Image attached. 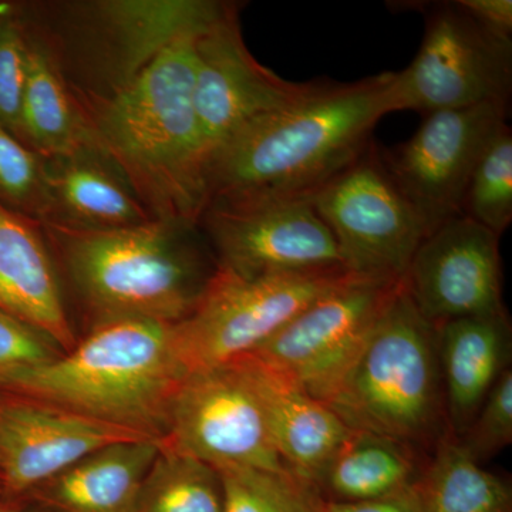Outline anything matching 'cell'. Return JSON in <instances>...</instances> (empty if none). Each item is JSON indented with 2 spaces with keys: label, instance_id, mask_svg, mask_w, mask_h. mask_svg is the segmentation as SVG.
Returning <instances> with one entry per match:
<instances>
[{
  "label": "cell",
  "instance_id": "e575fe53",
  "mask_svg": "<svg viewBox=\"0 0 512 512\" xmlns=\"http://www.w3.org/2000/svg\"><path fill=\"white\" fill-rule=\"evenodd\" d=\"M52 512H56V511H52Z\"/></svg>",
  "mask_w": 512,
  "mask_h": 512
},
{
  "label": "cell",
  "instance_id": "83f0119b",
  "mask_svg": "<svg viewBox=\"0 0 512 512\" xmlns=\"http://www.w3.org/2000/svg\"><path fill=\"white\" fill-rule=\"evenodd\" d=\"M474 460L494 457L512 443V370L505 369L466 433L457 439Z\"/></svg>",
  "mask_w": 512,
  "mask_h": 512
},
{
  "label": "cell",
  "instance_id": "8fae6325",
  "mask_svg": "<svg viewBox=\"0 0 512 512\" xmlns=\"http://www.w3.org/2000/svg\"><path fill=\"white\" fill-rule=\"evenodd\" d=\"M507 117V103L434 111L410 140L383 154L427 235L463 215L471 175L494 138L508 126Z\"/></svg>",
  "mask_w": 512,
  "mask_h": 512
},
{
  "label": "cell",
  "instance_id": "ba28073f",
  "mask_svg": "<svg viewBox=\"0 0 512 512\" xmlns=\"http://www.w3.org/2000/svg\"><path fill=\"white\" fill-rule=\"evenodd\" d=\"M512 86L511 37L471 18L458 2L431 6L417 56L392 73L386 89L389 113L464 109L507 103Z\"/></svg>",
  "mask_w": 512,
  "mask_h": 512
},
{
  "label": "cell",
  "instance_id": "5b68a950",
  "mask_svg": "<svg viewBox=\"0 0 512 512\" xmlns=\"http://www.w3.org/2000/svg\"><path fill=\"white\" fill-rule=\"evenodd\" d=\"M350 429L433 448L448 434L436 326L404 285L328 402Z\"/></svg>",
  "mask_w": 512,
  "mask_h": 512
},
{
  "label": "cell",
  "instance_id": "d4e9b609",
  "mask_svg": "<svg viewBox=\"0 0 512 512\" xmlns=\"http://www.w3.org/2000/svg\"><path fill=\"white\" fill-rule=\"evenodd\" d=\"M225 494L217 468L161 444L134 512H224Z\"/></svg>",
  "mask_w": 512,
  "mask_h": 512
},
{
  "label": "cell",
  "instance_id": "d6a6232c",
  "mask_svg": "<svg viewBox=\"0 0 512 512\" xmlns=\"http://www.w3.org/2000/svg\"><path fill=\"white\" fill-rule=\"evenodd\" d=\"M419 483V481H417ZM417 483L402 493L367 503H333L326 501L325 512H423Z\"/></svg>",
  "mask_w": 512,
  "mask_h": 512
},
{
  "label": "cell",
  "instance_id": "7a4b0ae2",
  "mask_svg": "<svg viewBox=\"0 0 512 512\" xmlns=\"http://www.w3.org/2000/svg\"><path fill=\"white\" fill-rule=\"evenodd\" d=\"M201 33L180 37L128 76L94 124L101 150L140 197L177 224H194L208 205L210 160L194 106Z\"/></svg>",
  "mask_w": 512,
  "mask_h": 512
},
{
  "label": "cell",
  "instance_id": "1f68e13d",
  "mask_svg": "<svg viewBox=\"0 0 512 512\" xmlns=\"http://www.w3.org/2000/svg\"><path fill=\"white\" fill-rule=\"evenodd\" d=\"M458 5L485 29L497 35L511 37V0H458Z\"/></svg>",
  "mask_w": 512,
  "mask_h": 512
},
{
  "label": "cell",
  "instance_id": "3957f363",
  "mask_svg": "<svg viewBox=\"0 0 512 512\" xmlns=\"http://www.w3.org/2000/svg\"><path fill=\"white\" fill-rule=\"evenodd\" d=\"M173 326L100 320L67 355L23 373L6 390L163 439L168 407L185 377Z\"/></svg>",
  "mask_w": 512,
  "mask_h": 512
},
{
  "label": "cell",
  "instance_id": "4fadbf2b",
  "mask_svg": "<svg viewBox=\"0 0 512 512\" xmlns=\"http://www.w3.org/2000/svg\"><path fill=\"white\" fill-rule=\"evenodd\" d=\"M235 18L228 6L197 39L194 106L210 163L252 121L302 100L315 86L286 82L256 62Z\"/></svg>",
  "mask_w": 512,
  "mask_h": 512
},
{
  "label": "cell",
  "instance_id": "52a82bcc",
  "mask_svg": "<svg viewBox=\"0 0 512 512\" xmlns=\"http://www.w3.org/2000/svg\"><path fill=\"white\" fill-rule=\"evenodd\" d=\"M311 202L332 232L346 271L403 281L427 231L375 146L320 185Z\"/></svg>",
  "mask_w": 512,
  "mask_h": 512
},
{
  "label": "cell",
  "instance_id": "4316f807",
  "mask_svg": "<svg viewBox=\"0 0 512 512\" xmlns=\"http://www.w3.org/2000/svg\"><path fill=\"white\" fill-rule=\"evenodd\" d=\"M463 215L498 238L512 221V134L505 127L478 161L463 201Z\"/></svg>",
  "mask_w": 512,
  "mask_h": 512
},
{
  "label": "cell",
  "instance_id": "9a60e30c",
  "mask_svg": "<svg viewBox=\"0 0 512 512\" xmlns=\"http://www.w3.org/2000/svg\"><path fill=\"white\" fill-rule=\"evenodd\" d=\"M19 394L0 402V484L6 497L37 490L100 448L150 439ZM158 439V437H157Z\"/></svg>",
  "mask_w": 512,
  "mask_h": 512
},
{
  "label": "cell",
  "instance_id": "836d02e7",
  "mask_svg": "<svg viewBox=\"0 0 512 512\" xmlns=\"http://www.w3.org/2000/svg\"><path fill=\"white\" fill-rule=\"evenodd\" d=\"M0 512H22L15 498H0Z\"/></svg>",
  "mask_w": 512,
  "mask_h": 512
},
{
  "label": "cell",
  "instance_id": "6da1fadb",
  "mask_svg": "<svg viewBox=\"0 0 512 512\" xmlns=\"http://www.w3.org/2000/svg\"><path fill=\"white\" fill-rule=\"evenodd\" d=\"M390 79L315 83L302 100L252 121L212 157L208 205L311 197L369 146L373 127L389 114Z\"/></svg>",
  "mask_w": 512,
  "mask_h": 512
},
{
  "label": "cell",
  "instance_id": "7c38bea8",
  "mask_svg": "<svg viewBox=\"0 0 512 512\" xmlns=\"http://www.w3.org/2000/svg\"><path fill=\"white\" fill-rule=\"evenodd\" d=\"M201 217L221 268L241 276L293 274L343 268L332 232L311 197L210 204Z\"/></svg>",
  "mask_w": 512,
  "mask_h": 512
},
{
  "label": "cell",
  "instance_id": "ffe728a7",
  "mask_svg": "<svg viewBox=\"0 0 512 512\" xmlns=\"http://www.w3.org/2000/svg\"><path fill=\"white\" fill-rule=\"evenodd\" d=\"M424 467L419 451L409 444L352 429L320 474L316 488L326 501L367 503L413 487Z\"/></svg>",
  "mask_w": 512,
  "mask_h": 512
},
{
  "label": "cell",
  "instance_id": "7402d4cb",
  "mask_svg": "<svg viewBox=\"0 0 512 512\" xmlns=\"http://www.w3.org/2000/svg\"><path fill=\"white\" fill-rule=\"evenodd\" d=\"M22 138L52 158L70 157L100 148L79 111L74 109L72 97L55 66L37 46H29Z\"/></svg>",
  "mask_w": 512,
  "mask_h": 512
},
{
  "label": "cell",
  "instance_id": "277c9868",
  "mask_svg": "<svg viewBox=\"0 0 512 512\" xmlns=\"http://www.w3.org/2000/svg\"><path fill=\"white\" fill-rule=\"evenodd\" d=\"M190 224L157 221L114 229L56 225L74 282L107 319L174 323L198 305L217 272L185 241Z\"/></svg>",
  "mask_w": 512,
  "mask_h": 512
},
{
  "label": "cell",
  "instance_id": "8992f818",
  "mask_svg": "<svg viewBox=\"0 0 512 512\" xmlns=\"http://www.w3.org/2000/svg\"><path fill=\"white\" fill-rule=\"evenodd\" d=\"M343 268L241 276L218 266L194 311L174 323L185 376L254 353L311 303L348 281Z\"/></svg>",
  "mask_w": 512,
  "mask_h": 512
},
{
  "label": "cell",
  "instance_id": "f546056e",
  "mask_svg": "<svg viewBox=\"0 0 512 512\" xmlns=\"http://www.w3.org/2000/svg\"><path fill=\"white\" fill-rule=\"evenodd\" d=\"M28 64L29 45L22 32L10 20H0V123L19 140Z\"/></svg>",
  "mask_w": 512,
  "mask_h": 512
},
{
  "label": "cell",
  "instance_id": "4dcf8cb0",
  "mask_svg": "<svg viewBox=\"0 0 512 512\" xmlns=\"http://www.w3.org/2000/svg\"><path fill=\"white\" fill-rule=\"evenodd\" d=\"M39 330L0 308V389L6 390L23 373L52 362L57 356Z\"/></svg>",
  "mask_w": 512,
  "mask_h": 512
},
{
  "label": "cell",
  "instance_id": "484cf974",
  "mask_svg": "<svg viewBox=\"0 0 512 512\" xmlns=\"http://www.w3.org/2000/svg\"><path fill=\"white\" fill-rule=\"evenodd\" d=\"M224 512H325L316 485L291 471L224 468Z\"/></svg>",
  "mask_w": 512,
  "mask_h": 512
},
{
  "label": "cell",
  "instance_id": "44dd1931",
  "mask_svg": "<svg viewBox=\"0 0 512 512\" xmlns=\"http://www.w3.org/2000/svg\"><path fill=\"white\" fill-rule=\"evenodd\" d=\"M94 150L55 158L45 167L47 210H57L77 228L114 229L150 222L146 210L114 177L92 157Z\"/></svg>",
  "mask_w": 512,
  "mask_h": 512
},
{
  "label": "cell",
  "instance_id": "9c48e42d",
  "mask_svg": "<svg viewBox=\"0 0 512 512\" xmlns=\"http://www.w3.org/2000/svg\"><path fill=\"white\" fill-rule=\"evenodd\" d=\"M402 286L350 276L249 357L326 403Z\"/></svg>",
  "mask_w": 512,
  "mask_h": 512
},
{
  "label": "cell",
  "instance_id": "cb8c5ba5",
  "mask_svg": "<svg viewBox=\"0 0 512 512\" xmlns=\"http://www.w3.org/2000/svg\"><path fill=\"white\" fill-rule=\"evenodd\" d=\"M227 8L211 2H116L103 13L121 36L131 76L175 40L204 32Z\"/></svg>",
  "mask_w": 512,
  "mask_h": 512
},
{
  "label": "cell",
  "instance_id": "ac0fdd59",
  "mask_svg": "<svg viewBox=\"0 0 512 512\" xmlns=\"http://www.w3.org/2000/svg\"><path fill=\"white\" fill-rule=\"evenodd\" d=\"M0 308L73 349L55 271L42 241L25 221L0 205Z\"/></svg>",
  "mask_w": 512,
  "mask_h": 512
},
{
  "label": "cell",
  "instance_id": "d6986e66",
  "mask_svg": "<svg viewBox=\"0 0 512 512\" xmlns=\"http://www.w3.org/2000/svg\"><path fill=\"white\" fill-rule=\"evenodd\" d=\"M163 439L150 437L100 448L42 485L56 512H134Z\"/></svg>",
  "mask_w": 512,
  "mask_h": 512
},
{
  "label": "cell",
  "instance_id": "2e32d148",
  "mask_svg": "<svg viewBox=\"0 0 512 512\" xmlns=\"http://www.w3.org/2000/svg\"><path fill=\"white\" fill-rule=\"evenodd\" d=\"M254 384L272 443L295 476L318 483L330 458L349 436L350 427L328 404L252 357H241Z\"/></svg>",
  "mask_w": 512,
  "mask_h": 512
},
{
  "label": "cell",
  "instance_id": "e0dca14e",
  "mask_svg": "<svg viewBox=\"0 0 512 512\" xmlns=\"http://www.w3.org/2000/svg\"><path fill=\"white\" fill-rule=\"evenodd\" d=\"M448 434L460 439L511 359L507 312L437 326Z\"/></svg>",
  "mask_w": 512,
  "mask_h": 512
},
{
  "label": "cell",
  "instance_id": "30bf717a",
  "mask_svg": "<svg viewBox=\"0 0 512 512\" xmlns=\"http://www.w3.org/2000/svg\"><path fill=\"white\" fill-rule=\"evenodd\" d=\"M165 446L224 468L289 471L241 360L190 373L168 407Z\"/></svg>",
  "mask_w": 512,
  "mask_h": 512
},
{
  "label": "cell",
  "instance_id": "f1b7e54d",
  "mask_svg": "<svg viewBox=\"0 0 512 512\" xmlns=\"http://www.w3.org/2000/svg\"><path fill=\"white\" fill-rule=\"evenodd\" d=\"M0 195L18 207L47 212L45 165L0 123Z\"/></svg>",
  "mask_w": 512,
  "mask_h": 512
},
{
  "label": "cell",
  "instance_id": "603a6c76",
  "mask_svg": "<svg viewBox=\"0 0 512 512\" xmlns=\"http://www.w3.org/2000/svg\"><path fill=\"white\" fill-rule=\"evenodd\" d=\"M433 451L417 483L421 511L512 512L510 485L484 470L451 434Z\"/></svg>",
  "mask_w": 512,
  "mask_h": 512
},
{
  "label": "cell",
  "instance_id": "5bb4252c",
  "mask_svg": "<svg viewBox=\"0 0 512 512\" xmlns=\"http://www.w3.org/2000/svg\"><path fill=\"white\" fill-rule=\"evenodd\" d=\"M404 289L431 325L504 313L498 237L460 215L421 241Z\"/></svg>",
  "mask_w": 512,
  "mask_h": 512
}]
</instances>
